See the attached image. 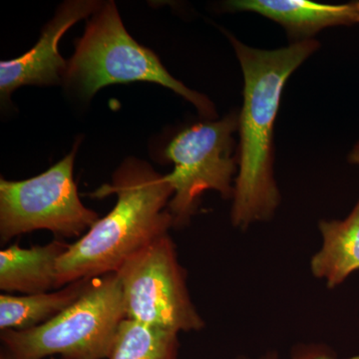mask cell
<instances>
[{
    "label": "cell",
    "mask_w": 359,
    "mask_h": 359,
    "mask_svg": "<svg viewBox=\"0 0 359 359\" xmlns=\"http://www.w3.org/2000/svg\"><path fill=\"white\" fill-rule=\"evenodd\" d=\"M348 161L351 163V164L359 165V142L358 144H356V146L354 147L353 152L349 154Z\"/></svg>",
    "instance_id": "cell-15"
},
{
    "label": "cell",
    "mask_w": 359,
    "mask_h": 359,
    "mask_svg": "<svg viewBox=\"0 0 359 359\" xmlns=\"http://www.w3.org/2000/svg\"><path fill=\"white\" fill-rule=\"evenodd\" d=\"M116 194L112 211L99 219L58 259L57 289L84 278L117 273L142 249L167 235L174 226L165 211L174 190L166 176L147 163L128 159L113 176L112 184L99 188L93 197Z\"/></svg>",
    "instance_id": "cell-2"
},
{
    "label": "cell",
    "mask_w": 359,
    "mask_h": 359,
    "mask_svg": "<svg viewBox=\"0 0 359 359\" xmlns=\"http://www.w3.org/2000/svg\"><path fill=\"white\" fill-rule=\"evenodd\" d=\"M0 359H4V358H2V356H1V358H0Z\"/></svg>",
    "instance_id": "cell-16"
},
{
    "label": "cell",
    "mask_w": 359,
    "mask_h": 359,
    "mask_svg": "<svg viewBox=\"0 0 359 359\" xmlns=\"http://www.w3.org/2000/svg\"><path fill=\"white\" fill-rule=\"evenodd\" d=\"M178 334L125 318L109 359H178Z\"/></svg>",
    "instance_id": "cell-13"
},
{
    "label": "cell",
    "mask_w": 359,
    "mask_h": 359,
    "mask_svg": "<svg viewBox=\"0 0 359 359\" xmlns=\"http://www.w3.org/2000/svg\"><path fill=\"white\" fill-rule=\"evenodd\" d=\"M237 130L238 116L231 114L217 122L194 125L168 145L165 157L175 165L174 171L166 175L174 190L169 203L174 226L188 224L205 191L233 197L231 182L238 166L233 134Z\"/></svg>",
    "instance_id": "cell-7"
},
{
    "label": "cell",
    "mask_w": 359,
    "mask_h": 359,
    "mask_svg": "<svg viewBox=\"0 0 359 359\" xmlns=\"http://www.w3.org/2000/svg\"><path fill=\"white\" fill-rule=\"evenodd\" d=\"M244 359V358H242ZM262 359H278V355L276 353H269L268 355L264 356ZM292 359H337L334 355H332V351H327L325 347L320 346H309L302 347V348L297 349L292 355ZM351 359H359L358 358H353Z\"/></svg>",
    "instance_id": "cell-14"
},
{
    "label": "cell",
    "mask_w": 359,
    "mask_h": 359,
    "mask_svg": "<svg viewBox=\"0 0 359 359\" xmlns=\"http://www.w3.org/2000/svg\"><path fill=\"white\" fill-rule=\"evenodd\" d=\"M126 318L117 273L90 280L69 308L39 327L1 332L4 359L109 358L116 337Z\"/></svg>",
    "instance_id": "cell-3"
},
{
    "label": "cell",
    "mask_w": 359,
    "mask_h": 359,
    "mask_svg": "<svg viewBox=\"0 0 359 359\" xmlns=\"http://www.w3.org/2000/svg\"><path fill=\"white\" fill-rule=\"evenodd\" d=\"M117 275L128 320L177 334L204 327L168 233L127 259Z\"/></svg>",
    "instance_id": "cell-6"
},
{
    "label": "cell",
    "mask_w": 359,
    "mask_h": 359,
    "mask_svg": "<svg viewBox=\"0 0 359 359\" xmlns=\"http://www.w3.org/2000/svg\"><path fill=\"white\" fill-rule=\"evenodd\" d=\"M69 244L60 240L23 249L13 245L0 250V290L6 294H42L57 289V263Z\"/></svg>",
    "instance_id": "cell-10"
},
{
    "label": "cell",
    "mask_w": 359,
    "mask_h": 359,
    "mask_svg": "<svg viewBox=\"0 0 359 359\" xmlns=\"http://www.w3.org/2000/svg\"><path fill=\"white\" fill-rule=\"evenodd\" d=\"M323 248L311 259L313 276L334 289L359 269V201L344 221H321Z\"/></svg>",
    "instance_id": "cell-11"
},
{
    "label": "cell",
    "mask_w": 359,
    "mask_h": 359,
    "mask_svg": "<svg viewBox=\"0 0 359 359\" xmlns=\"http://www.w3.org/2000/svg\"><path fill=\"white\" fill-rule=\"evenodd\" d=\"M244 74V104L238 115V174L233 187L231 222L245 229L273 216L280 204L273 179V127L285 83L320 47L316 40L276 50L250 48L229 35Z\"/></svg>",
    "instance_id": "cell-1"
},
{
    "label": "cell",
    "mask_w": 359,
    "mask_h": 359,
    "mask_svg": "<svg viewBox=\"0 0 359 359\" xmlns=\"http://www.w3.org/2000/svg\"><path fill=\"white\" fill-rule=\"evenodd\" d=\"M92 278H84L57 292L16 297L0 295V330H25L55 318L81 297Z\"/></svg>",
    "instance_id": "cell-12"
},
{
    "label": "cell",
    "mask_w": 359,
    "mask_h": 359,
    "mask_svg": "<svg viewBox=\"0 0 359 359\" xmlns=\"http://www.w3.org/2000/svg\"><path fill=\"white\" fill-rule=\"evenodd\" d=\"M101 6L102 4L93 0H73L63 4L33 48L20 57L0 62L2 98H7L23 85L55 83L60 73L67 69L65 59L59 54V41L71 26L91 13L95 14Z\"/></svg>",
    "instance_id": "cell-8"
},
{
    "label": "cell",
    "mask_w": 359,
    "mask_h": 359,
    "mask_svg": "<svg viewBox=\"0 0 359 359\" xmlns=\"http://www.w3.org/2000/svg\"><path fill=\"white\" fill-rule=\"evenodd\" d=\"M76 149L44 173L23 181H0V238L2 244L22 233L50 231L80 237L98 221L85 207L73 179Z\"/></svg>",
    "instance_id": "cell-5"
},
{
    "label": "cell",
    "mask_w": 359,
    "mask_h": 359,
    "mask_svg": "<svg viewBox=\"0 0 359 359\" xmlns=\"http://www.w3.org/2000/svg\"><path fill=\"white\" fill-rule=\"evenodd\" d=\"M65 73L84 96H93L108 85L153 82L183 96L204 117L216 116L214 104L209 98L175 79L154 52L132 39L113 1L102 4L94 14L83 36L78 40Z\"/></svg>",
    "instance_id": "cell-4"
},
{
    "label": "cell",
    "mask_w": 359,
    "mask_h": 359,
    "mask_svg": "<svg viewBox=\"0 0 359 359\" xmlns=\"http://www.w3.org/2000/svg\"><path fill=\"white\" fill-rule=\"evenodd\" d=\"M231 11H250L266 16L285 27L292 39H311L323 28L359 23V1L323 4L309 0H233Z\"/></svg>",
    "instance_id": "cell-9"
}]
</instances>
